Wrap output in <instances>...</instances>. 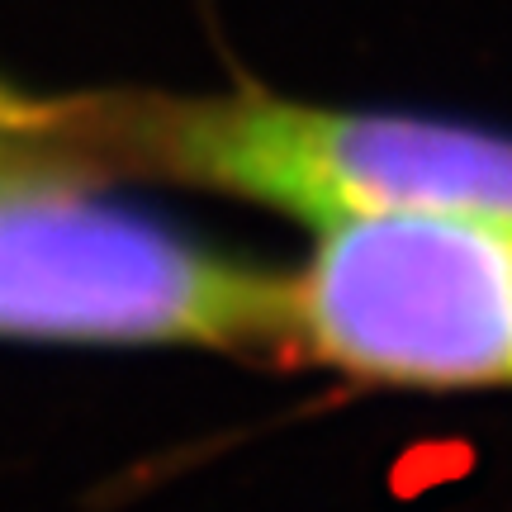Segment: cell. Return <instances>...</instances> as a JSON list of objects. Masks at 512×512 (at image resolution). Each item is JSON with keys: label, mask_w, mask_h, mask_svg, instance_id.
I'll return each instance as SVG.
<instances>
[{"label": "cell", "mask_w": 512, "mask_h": 512, "mask_svg": "<svg viewBox=\"0 0 512 512\" xmlns=\"http://www.w3.org/2000/svg\"><path fill=\"white\" fill-rule=\"evenodd\" d=\"M76 105H48L0 86V190L76 166Z\"/></svg>", "instance_id": "cell-4"}, {"label": "cell", "mask_w": 512, "mask_h": 512, "mask_svg": "<svg viewBox=\"0 0 512 512\" xmlns=\"http://www.w3.org/2000/svg\"><path fill=\"white\" fill-rule=\"evenodd\" d=\"M290 285V342L361 380L512 384V219L370 214L328 223Z\"/></svg>", "instance_id": "cell-3"}, {"label": "cell", "mask_w": 512, "mask_h": 512, "mask_svg": "<svg viewBox=\"0 0 512 512\" xmlns=\"http://www.w3.org/2000/svg\"><path fill=\"white\" fill-rule=\"evenodd\" d=\"M157 166L313 223L370 214L512 219V143L408 114L313 110L271 95L81 105V152Z\"/></svg>", "instance_id": "cell-1"}, {"label": "cell", "mask_w": 512, "mask_h": 512, "mask_svg": "<svg viewBox=\"0 0 512 512\" xmlns=\"http://www.w3.org/2000/svg\"><path fill=\"white\" fill-rule=\"evenodd\" d=\"M0 337L261 347L290 337V285L34 176L0 190Z\"/></svg>", "instance_id": "cell-2"}]
</instances>
